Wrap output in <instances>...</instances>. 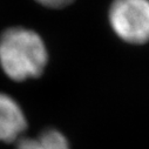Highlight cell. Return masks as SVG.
Segmentation results:
<instances>
[{"label": "cell", "instance_id": "6da1fadb", "mask_svg": "<svg viewBox=\"0 0 149 149\" xmlns=\"http://www.w3.org/2000/svg\"><path fill=\"white\" fill-rule=\"evenodd\" d=\"M48 62L41 36L25 27H10L0 34V66L13 81L39 78Z\"/></svg>", "mask_w": 149, "mask_h": 149}, {"label": "cell", "instance_id": "7a4b0ae2", "mask_svg": "<svg viewBox=\"0 0 149 149\" xmlns=\"http://www.w3.org/2000/svg\"><path fill=\"white\" fill-rule=\"evenodd\" d=\"M108 21L122 41L132 45L149 42V0H113Z\"/></svg>", "mask_w": 149, "mask_h": 149}, {"label": "cell", "instance_id": "3957f363", "mask_svg": "<svg viewBox=\"0 0 149 149\" xmlns=\"http://www.w3.org/2000/svg\"><path fill=\"white\" fill-rule=\"evenodd\" d=\"M27 128L20 104L10 95L0 93V142H18Z\"/></svg>", "mask_w": 149, "mask_h": 149}, {"label": "cell", "instance_id": "277c9868", "mask_svg": "<svg viewBox=\"0 0 149 149\" xmlns=\"http://www.w3.org/2000/svg\"><path fill=\"white\" fill-rule=\"evenodd\" d=\"M15 149H70L66 136L56 129H47L38 137H22Z\"/></svg>", "mask_w": 149, "mask_h": 149}, {"label": "cell", "instance_id": "5b68a950", "mask_svg": "<svg viewBox=\"0 0 149 149\" xmlns=\"http://www.w3.org/2000/svg\"><path fill=\"white\" fill-rule=\"evenodd\" d=\"M38 4L48 7V8H63L68 5H70L74 0H35Z\"/></svg>", "mask_w": 149, "mask_h": 149}]
</instances>
